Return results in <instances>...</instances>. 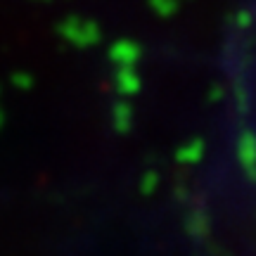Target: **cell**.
<instances>
[]
</instances>
